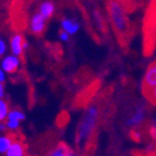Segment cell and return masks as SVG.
<instances>
[{
	"mask_svg": "<svg viewBox=\"0 0 156 156\" xmlns=\"http://www.w3.org/2000/svg\"><path fill=\"white\" fill-rule=\"evenodd\" d=\"M98 107L96 105H91L84 112L83 117L81 118L76 130V141L79 145H84L91 139L98 122Z\"/></svg>",
	"mask_w": 156,
	"mask_h": 156,
	"instance_id": "cell-1",
	"label": "cell"
},
{
	"mask_svg": "<svg viewBox=\"0 0 156 156\" xmlns=\"http://www.w3.org/2000/svg\"><path fill=\"white\" fill-rule=\"evenodd\" d=\"M108 13L112 27L120 37H127L130 33V23L123 5L119 1H110L108 3Z\"/></svg>",
	"mask_w": 156,
	"mask_h": 156,
	"instance_id": "cell-2",
	"label": "cell"
},
{
	"mask_svg": "<svg viewBox=\"0 0 156 156\" xmlns=\"http://www.w3.org/2000/svg\"><path fill=\"white\" fill-rule=\"evenodd\" d=\"M156 89V63H152L147 68L145 76L143 78V90L145 94Z\"/></svg>",
	"mask_w": 156,
	"mask_h": 156,
	"instance_id": "cell-3",
	"label": "cell"
},
{
	"mask_svg": "<svg viewBox=\"0 0 156 156\" xmlns=\"http://www.w3.org/2000/svg\"><path fill=\"white\" fill-rule=\"evenodd\" d=\"M20 67V58L14 55L5 56L1 60V70L5 73H14Z\"/></svg>",
	"mask_w": 156,
	"mask_h": 156,
	"instance_id": "cell-4",
	"label": "cell"
},
{
	"mask_svg": "<svg viewBox=\"0 0 156 156\" xmlns=\"http://www.w3.org/2000/svg\"><path fill=\"white\" fill-rule=\"evenodd\" d=\"M46 27V20L41 13H35L31 19L30 22V30L35 35H41L45 31Z\"/></svg>",
	"mask_w": 156,
	"mask_h": 156,
	"instance_id": "cell-5",
	"label": "cell"
},
{
	"mask_svg": "<svg viewBox=\"0 0 156 156\" xmlns=\"http://www.w3.org/2000/svg\"><path fill=\"white\" fill-rule=\"evenodd\" d=\"M145 116H146L145 108H143V107H138V108L135 109V112L130 116V118L127 120V126H129V127H131V128L139 127V126L144 121Z\"/></svg>",
	"mask_w": 156,
	"mask_h": 156,
	"instance_id": "cell-6",
	"label": "cell"
},
{
	"mask_svg": "<svg viewBox=\"0 0 156 156\" xmlns=\"http://www.w3.org/2000/svg\"><path fill=\"white\" fill-rule=\"evenodd\" d=\"M23 44H24V39L21 34H14L11 37V41H10V48H11V51H12V55L16 56V57H20L24 51Z\"/></svg>",
	"mask_w": 156,
	"mask_h": 156,
	"instance_id": "cell-7",
	"label": "cell"
},
{
	"mask_svg": "<svg viewBox=\"0 0 156 156\" xmlns=\"http://www.w3.org/2000/svg\"><path fill=\"white\" fill-rule=\"evenodd\" d=\"M61 27L63 32L68 33L69 35H73L80 30V24L72 19H63L61 21Z\"/></svg>",
	"mask_w": 156,
	"mask_h": 156,
	"instance_id": "cell-8",
	"label": "cell"
},
{
	"mask_svg": "<svg viewBox=\"0 0 156 156\" xmlns=\"http://www.w3.org/2000/svg\"><path fill=\"white\" fill-rule=\"evenodd\" d=\"M54 12H55V5L51 1H44V2L39 5L38 13H41L44 16L46 21L51 18Z\"/></svg>",
	"mask_w": 156,
	"mask_h": 156,
	"instance_id": "cell-9",
	"label": "cell"
},
{
	"mask_svg": "<svg viewBox=\"0 0 156 156\" xmlns=\"http://www.w3.org/2000/svg\"><path fill=\"white\" fill-rule=\"evenodd\" d=\"M24 152L25 150H24L23 144L19 141H14L10 148L7 151L5 156H24Z\"/></svg>",
	"mask_w": 156,
	"mask_h": 156,
	"instance_id": "cell-10",
	"label": "cell"
},
{
	"mask_svg": "<svg viewBox=\"0 0 156 156\" xmlns=\"http://www.w3.org/2000/svg\"><path fill=\"white\" fill-rule=\"evenodd\" d=\"M70 151L71 150L68 147L66 144L60 143V144H58L54 150H51V151L49 152L48 156H68V154H69Z\"/></svg>",
	"mask_w": 156,
	"mask_h": 156,
	"instance_id": "cell-11",
	"label": "cell"
},
{
	"mask_svg": "<svg viewBox=\"0 0 156 156\" xmlns=\"http://www.w3.org/2000/svg\"><path fill=\"white\" fill-rule=\"evenodd\" d=\"M12 143L13 141L9 135H1L0 136V152L2 154H5L7 151L10 148V146L12 145Z\"/></svg>",
	"mask_w": 156,
	"mask_h": 156,
	"instance_id": "cell-12",
	"label": "cell"
},
{
	"mask_svg": "<svg viewBox=\"0 0 156 156\" xmlns=\"http://www.w3.org/2000/svg\"><path fill=\"white\" fill-rule=\"evenodd\" d=\"M25 119V115L19 109H12L10 110L8 115V120H14V121H20Z\"/></svg>",
	"mask_w": 156,
	"mask_h": 156,
	"instance_id": "cell-13",
	"label": "cell"
},
{
	"mask_svg": "<svg viewBox=\"0 0 156 156\" xmlns=\"http://www.w3.org/2000/svg\"><path fill=\"white\" fill-rule=\"evenodd\" d=\"M9 112H10V110H9L8 104L3 99H0V120L3 121L5 118H8Z\"/></svg>",
	"mask_w": 156,
	"mask_h": 156,
	"instance_id": "cell-14",
	"label": "cell"
},
{
	"mask_svg": "<svg viewBox=\"0 0 156 156\" xmlns=\"http://www.w3.org/2000/svg\"><path fill=\"white\" fill-rule=\"evenodd\" d=\"M5 126H7V129L11 131H16L20 128V121H14V120H8L5 122Z\"/></svg>",
	"mask_w": 156,
	"mask_h": 156,
	"instance_id": "cell-15",
	"label": "cell"
},
{
	"mask_svg": "<svg viewBox=\"0 0 156 156\" xmlns=\"http://www.w3.org/2000/svg\"><path fill=\"white\" fill-rule=\"evenodd\" d=\"M7 51V44L3 39H0V56H3Z\"/></svg>",
	"mask_w": 156,
	"mask_h": 156,
	"instance_id": "cell-16",
	"label": "cell"
},
{
	"mask_svg": "<svg viewBox=\"0 0 156 156\" xmlns=\"http://www.w3.org/2000/svg\"><path fill=\"white\" fill-rule=\"evenodd\" d=\"M146 96H147L148 98L151 99V101H153L154 104H156V89L152 90L151 92H148V93L146 94Z\"/></svg>",
	"mask_w": 156,
	"mask_h": 156,
	"instance_id": "cell-17",
	"label": "cell"
},
{
	"mask_svg": "<svg viewBox=\"0 0 156 156\" xmlns=\"http://www.w3.org/2000/svg\"><path fill=\"white\" fill-rule=\"evenodd\" d=\"M59 38H60V41H61V42H68V41H69V38H70V35H69L68 33H66V32L61 31L59 33Z\"/></svg>",
	"mask_w": 156,
	"mask_h": 156,
	"instance_id": "cell-18",
	"label": "cell"
},
{
	"mask_svg": "<svg viewBox=\"0 0 156 156\" xmlns=\"http://www.w3.org/2000/svg\"><path fill=\"white\" fill-rule=\"evenodd\" d=\"M5 81V72L0 69V84H3Z\"/></svg>",
	"mask_w": 156,
	"mask_h": 156,
	"instance_id": "cell-19",
	"label": "cell"
},
{
	"mask_svg": "<svg viewBox=\"0 0 156 156\" xmlns=\"http://www.w3.org/2000/svg\"><path fill=\"white\" fill-rule=\"evenodd\" d=\"M5 97V85L0 84V99H3Z\"/></svg>",
	"mask_w": 156,
	"mask_h": 156,
	"instance_id": "cell-20",
	"label": "cell"
},
{
	"mask_svg": "<svg viewBox=\"0 0 156 156\" xmlns=\"http://www.w3.org/2000/svg\"><path fill=\"white\" fill-rule=\"evenodd\" d=\"M5 129H7V126H5V123L1 122V125H0V131H1V132H3Z\"/></svg>",
	"mask_w": 156,
	"mask_h": 156,
	"instance_id": "cell-21",
	"label": "cell"
},
{
	"mask_svg": "<svg viewBox=\"0 0 156 156\" xmlns=\"http://www.w3.org/2000/svg\"><path fill=\"white\" fill-rule=\"evenodd\" d=\"M29 42L27 41H24V44H23V48H24V50H26V49H29Z\"/></svg>",
	"mask_w": 156,
	"mask_h": 156,
	"instance_id": "cell-22",
	"label": "cell"
},
{
	"mask_svg": "<svg viewBox=\"0 0 156 156\" xmlns=\"http://www.w3.org/2000/svg\"><path fill=\"white\" fill-rule=\"evenodd\" d=\"M155 63H156V61H155Z\"/></svg>",
	"mask_w": 156,
	"mask_h": 156,
	"instance_id": "cell-23",
	"label": "cell"
}]
</instances>
